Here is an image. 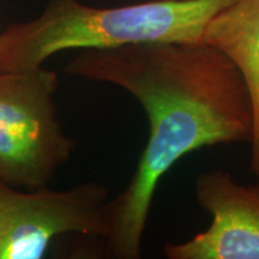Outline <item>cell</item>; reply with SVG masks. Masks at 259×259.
<instances>
[{"label":"cell","mask_w":259,"mask_h":259,"mask_svg":"<svg viewBox=\"0 0 259 259\" xmlns=\"http://www.w3.org/2000/svg\"><path fill=\"white\" fill-rule=\"evenodd\" d=\"M109 198V187L95 181L22 191L0 180V259H41L61 235L103 239Z\"/></svg>","instance_id":"277c9868"},{"label":"cell","mask_w":259,"mask_h":259,"mask_svg":"<svg viewBox=\"0 0 259 259\" xmlns=\"http://www.w3.org/2000/svg\"><path fill=\"white\" fill-rule=\"evenodd\" d=\"M202 42L225 54L247 85L254 115L250 168L259 184V0H233L222 8L206 23Z\"/></svg>","instance_id":"8992f818"},{"label":"cell","mask_w":259,"mask_h":259,"mask_svg":"<svg viewBox=\"0 0 259 259\" xmlns=\"http://www.w3.org/2000/svg\"><path fill=\"white\" fill-rule=\"evenodd\" d=\"M70 76L131 94L148 116L149 137L124 190L106 203L108 257L138 259L155 193L164 174L192 151L250 143L253 106L240 71L205 44L149 42L80 50Z\"/></svg>","instance_id":"6da1fadb"},{"label":"cell","mask_w":259,"mask_h":259,"mask_svg":"<svg viewBox=\"0 0 259 259\" xmlns=\"http://www.w3.org/2000/svg\"><path fill=\"white\" fill-rule=\"evenodd\" d=\"M233 0H153L93 8L78 0H48L37 18L0 34V71L44 66L67 50H106L149 42L202 44L209 19Z\"/></svg>","instance_id":"7a4b0ae2"},{"label":"cell","mask_w":259,"mask_h":259,"mask_svg":"<svg viewBox=\"0 0 259 259\" xmlns=\"http://www.w3.org/2000/svg\"><path fill=\"white\" fill-rule=\"evenodd\" d=\"M59 78L44 66L0 71V180L15 187L50 186L76 148L57 118Z\"/></svg>","instance_id":"3957f363"},{"label":"cell","mask_w":259,"mask_h":259,"mask_svg":"<svg viewBox=\"0 0 259 259\" xmlns=\"http://www.w3.org/2000/svg\"><path fill=\"white\" fill-rule=\"evenodd\" d=\"M199 205L211 216L206 231L180 244H167L169 259H259V184L241 185L225 170L196 180Z\"/></svg>","instance_id":"5b68a950"}]
</instances>
